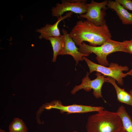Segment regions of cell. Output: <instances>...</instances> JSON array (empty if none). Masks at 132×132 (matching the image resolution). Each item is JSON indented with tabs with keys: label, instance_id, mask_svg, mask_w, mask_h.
<instances>
[{
	"label": "cell",
	"instance_id": "6da1fadb",
	"mask_svg": "<svg viewBox=\"0 0 132 132\" xmlns=\"http://www.w3.org/2000/svg\"><path fill=\"white\" fill-rule=\"evenodd\" d=\"M69 34L78 46L84 41L88 42L92 46H100L112 37L106 24L98 26L86 20L77 21Z\"/></svg>",
	"mask_w": 132,
	"mask_h": 132
},
{
	"label": "cell",
	"instance_id": "7a4b0ae2",
	"mask_svg": "<svg viewBox=\"0 0 132 132\" xmlns=\"http://www.w3.org/2000/svg\"><path fill=\"white\" fill-rule=\"evenodd\" d=\"M86 127L87 132H118L123 125L117 112L104 110L90 116Z\"/></svg>",
	"mask_w": 132,
	"mask_h": 132
},
{
	"label": "cell",
	"instance_id": "3957f363",
	"mask_svg": "<svg viewBox=\"0 0 132 132\" xmlns=\"http://www.w3.org/2000/svg\"><path fill=\"white\" fill-rule=\"evenodd\" d=\"M79 51L80 53L89 55L93 53L96 55V59L101 65L106 66L109 64L107 58L110 54L117 52L128 53L125 42H120L109 39L102 45L93 46L83 42L79 46Z\"/></svg>",
	"mask_w": 132,
	"mask_h": 132
},
{
	"label": "cell",
	"instance_id": "277c9868",
	"mask_svg": "<svg viewBox=\"0 0 132 132\" xmlns=\"http://www.w3.org/2000/svg\"><path fill=\"white\" fill-rule=\"evenodd\" d=\"M84 60L86 63L89 69V74L94 71L99 72L105 76L112 77L116 81L120 86L123 85V78L127 75L124 71L129 70L127 66H122L116 63H111L108 67L97 64L92 61L86 56L83 57Z\"/></svg>",
	"mask_w": 132,
	"mask_h": 132
},
{
	"label": "cell",
	"instance_id": "5b68a950",
	"mask_svg": "<svg viewBox=\"0 0 132 132\" xmlns=\"http://www.w3.org/2000/svg\"><path fill=\"white\" fill-rule=\"evenodd\" d=\"M108 2L107 0L100 2L91 0L90 3L87 4V12L79 15L80 17L86 19V20L98 26L106 24L105 17L106 14V10Z\"/></svg>",
	"mask_w": 132,
	"mask_h": 132
},
{
	"label": "cell",
	"instance_id": "8992f818",
	"mask_svg": "<svg viewBox=\"0 0 132 132\" xmlns=\"http://www.w3.org/2000/svg\"><path fill=\"white\" fill-rule=\"evenodd\" d=\"M89 73L87 72L86 76L82 79V83L78 85H76L71 91L72 94H75L79 90L83 89L87 92L93 90L92 94L96 98H102V88L104 83L106 82L105 76L99 72H97L95 75L97 77L95 79L91 80L89 77Z\"/></svg>",
	"mask_w": 132,
	"mask_h": 132
},
{
	"label": "cell",
	"instance_id": "52a82bcc",
	"mask_svg": "<svg viewBox=\"0 0 132 132\" xmlns=\"http://www.w3.org/2000/svg\"><path fill=\"white\" fill-rule=\"evenodd\" d=\"M86 0H62L51 9L52 15L58 18L65 12L69 11L80 14L86 13L87 7Z\"/></svg>",
	"mask_w": 132,
	"mask_h": 132
},
{
	"label": "cell",
	"instance_id": "ba28073f",
	"mask_svg": "<svg viewBox=\"0 0 132 132\" xmlns=\"http://www.w3.org/2000/svg\"><path fill=\"white\" fill-rule=\"evenodd\" d=\"M44 108L46 110L52 109L60 110L61 113L66 112L67 114L72 113H83L92 112H99L104 110L102 106H93L74 104L69 105H63L60 100H54L44 105Z\"/></svg>",
	"mask_w": 132,
	"mask_h": 132
},
{
	"label": "cell",
	"instance_id": "9c48e42d",
	"mask_svg": "<svg viewBox=\"0 0 132 132\" xmlns=\"http://www.w3.org/2000/svg\"><path fill=\"white\" fill-rule=\"evenodd\" d=\"M62 32L64 37L65 47L64 49L59 53L58 55H68L74 58L77 65L79 61L84 60V56H88L89 55L82 53L79 51L72 39L69 34L67 31L64 29H62Z\"/></svg>",
	"mask_w": 132,
	"mask_h": 132
},
{
	"label": "cell",
	"instance_id": "30bf717a",
	"mask_svg": "<svg viewBox=\"0 0 132 132\" xmlns=\"http://www.w3.org/2000/svg\"><path fill=\"white\" fill-rule=\"evenodd\" d=\"M73 13L72 12H69L64 16H62L57 18V21L54 24H47L44 26L40 29H37L36 31L41 34L39 38L40 39L44 38L47 40H49V38L50 37L60 35H61L58 28L59 23L66 18L71 17Z\"/></svg>",
	"mask_w": 132,
	"mask_h": 132
},
{
	"label": "cell",
	"instance_id": "8fae6325",
	"mask_svg": "<svg viewBox=\"0 0 132 132\" xmlns=\"http://www.w3.org/2000/svg\"><path fill=\"white\" fill-rule=\"evenodd\" d=\"M107 6L116 12L123 24L132 25V13L124 8L116 0L108 1Z\"/></svg>",
	"mask_w": 132,
	"mask_h": 132
},
{
	"label": "cell",
	"instance_id": "7c38bea8",
	"mask_svg": "<svg viewBox=\"0 0 132 132\" xmlns=\"http://www.w3.org/2000/svg\"><path fill=\"white\" fill-rule=\"evenodd\" d=\"M106 79L107 82L110 83L114 87L116 92L118 101L132 107V96L130 94L124 89L120 88L113 78L107 77Z\"/></svg>",
	"mask_w": 132,
	"mask_h": 132
},
{
	"label": "cell",
	"instance_id": "4fadbf2b",
	"mask_svg": "<svg viewBox=\"0 0 132 132\" xmlns=\"http://www.w3.org/2000/svg\"><path fill=\"white\" fill-rule=\"evenodd\" d=\"M53 50V55L52 61L55 62L57 55L65 47V43L63 35L57 37H51L49 38Z\"/></svg>",
	"mask_w": 132,
	"mask_h": 132
},
{
	"label": "cell",
	"instance_id": "5bb4252c",
	"mask_svg": "<svg viewBox=\"0 0 132 132\" xmlns=\"http://www.w3.org/2000/svg\"><path fill=\"white\" fill-rule=\"evenodd\" d=\"M116 112L121 119L123 128L126 132H132V120L125 107L119 106Z\"/></svg>",
	"mask_w": 132,
	"mask_h": 132
},
{
	"label": "cell",
	"instance_id": "9a60e30c",
	"mask_svg": "<svg viewBox=\"0 0 132 132\" xmlns=\"http://www.w3.org/2000/svg\"><path fill=\"white\" fill-rule=\"evenodd\" d=\"M9 130V132H27L28 129L22 120L15 118L10 124Z\"/></svg>",
	"mask_w": 132,
	"mask_h": 132
},
{
	"label": "cell",
	"instance_id": "2e32d148",
	"mask_svg": "<svg viewBox=\"0 0 132 132\" xmlns=\"http://www.w3.org/2000/svg\"><path fill=\"white\" fill-rule=\"evenodd\" d=\"M125 9L132 11V0H116Z\"/></svg>",
	"mask_w": 132,
	"mask_h": 132
},
{
	"label": "cell",
	"instance_id": "e0dca14e",
	"mask_svg": "<svg viewBox=\"0 0 132 132\" xmlns=\"http://www.w3.org/2000/svg\"><path fill=\"white\" fill-rule=\"evenodd\" d=\"M126 47L128 53L132 54V39L129 40H125Z\"/></svg>",
	"mask_w": 132,
	"mask_h": 132
},
{
	"label": "cell",
	"instance_id": "ac0fdd59",
	"mask_svg": "<svg viewBox=\"0 0 132 132\" xmlns=\"http://www.w3.org/2000/svg\"><path fill=\"white\" fill-rule=\"evenodd\" d=\"M127 75H130L132 76V67L131 69L129 72H128L126 73Z\"/></svg>",
	"mask_w": 132,
	"mask_h": 132
},
{
	"label": "cell",
	"instance_id": "d6986e66",
	"mask_svg": "<svg viewBox=\"0 0 132 132\" xmlns=\"http://www.w3.org/2000/svg\"><path fill=\"white\" fill-rule=\"evenodd\" d=\"M118 132H126L122 128Z\"/></svg>",
	"mask_w": 132,
	"mask_h": 132
},
{
	"label": "cell",
	"instance_id": "ffe728a7",
	"mask_svg": "<svg viewBox=\"0 0 132 132\" xmlns=\"http://www.w3.org/2000/svg\"><path fill=\"white\" fill-rule=\"evenodd\" d=\"M129 93L132 96V88L130 90Z\"/></svg>",
	"mask_w": 132,
	"mask_h": 132
},
{
	"label": "cell",
	"instance_id": "44dd1931",
	"mask_svg": "<svg viewBox=\"0 0 132 132\" xmlns=\"http://www.w3.org/2000/svg\"><path fill=\"white\" fill-rule=\"evenodd\" d=\"M0 132H6L5 131L3 130L0 129Z\"/></svg>",
	"mask_w": 132,
	"mask_h": 132
},
{
	"label": "cell",
	"instance_id": "7402d4cb",
	"mask_svg": "<svg viewBox=\"0 0 132 132\" xmlns=\"http://www.w3.org/2000/svg\"><path fill=\"white\" fill-rule=\"evenodd\" d=\"M77 132V131H73V132Z\"/></svg>",
	"mask_w": 132,
	"mask_h": 132
},
{
	"label": "cell",
	"instance_id": "603a6c76",
	"mask_svg": "<svg viewBox=\"0 0 132 132\" xmlns=\"http://www.w3.org/2000/svg\"></svg>",
	"mask_w": 132,
	"mask_h": 132
}]
</instances>
